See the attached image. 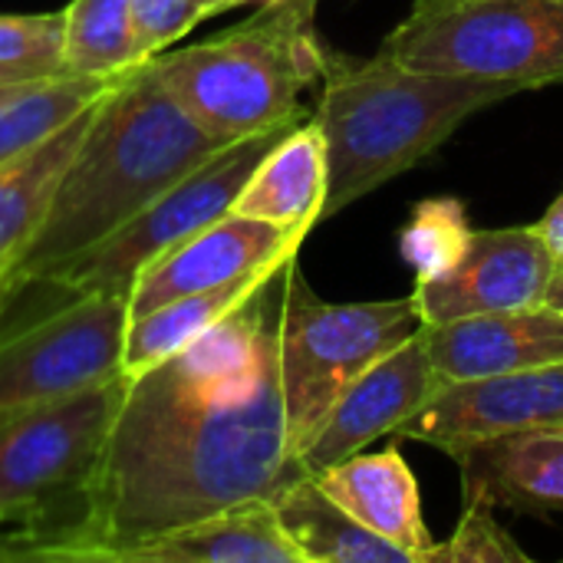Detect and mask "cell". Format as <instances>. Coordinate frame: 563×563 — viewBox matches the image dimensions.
<instances>
[{"label":"cell","mask_w":563,"mask_h":563,"mask_svg":"<svg viewBox=\"0 0 563 563\" xmlns=\"http://www.w3.org/2000/svg\"><path fill=\"white\" fill-rule=\"evenodd\" d=\"M432 366L445 383L511 376L563 363V313L551 303L422 327Z\"/></svg>","instance_id":"obj_14"},{"label":"cell","mask_w":563,"mask_h":563,"mask_svg":"<svg viewBox=\"0 0 563 563\" xmlns=\"http://www.w3.org/2000/svg\"><path fill=\"white\" fill-rule=\"evenodd\" d=\"M297 122L303 119H290L274 129L228 142L221 152L205 158L198 168L178 178L168 191L148 201L119 231H112L89 251L69 257L66 264L53 267L40 284L56 287L66 297L106 294V297L129 300V290L145 264H152L175 244L188 241L201 228L234 211V201L241 188L247 185L251 172L274 148V142L284 139Z\"/></svg>","instance_id":"obj_8"},{"label":"cell","mask_w":563,"mask_h":563,"mask_svg":"<svg viewBox=\"0 0 563 563\" xmlns=\"http://www.w3.org/2000/svg\"><path fill=\"white\" fill-rule=\"evenodd\" d=\"M224 145L181 109L152 59L129 69L99 99L36 238L7 274L10 290L40 284L53 267L119 231Z\"/></svg>","instance_id":"obj_2"},{"label":"cell","mask_w":563,"mask_h":563,"mask_svg":"<svg viewBox=\"0 0 563 563\" xmlns=\"http://www.w3.org/2000/svg\"><path fill=\"white\" fill-rule=\"evenodd\" d=\"M495 498L482 488H465V508L449 541L432 544L422 563H531L511 531L495 515Z\"/></svg>","instance_id":"obj_25"},{"label":"cell","mask_w":563,"mask_h":563,"mask_svg":"<svg viewBox=\"0 0 563 563\" xmlns=\"http://www.w3.org/2000/svg\"><path fill=\"white\" fill-rule=\"evenodd\" d=\"M327 191V139L310 115L297 122L284 139H277L274 148L261 158L234 201V214L307 238V231L323 221Z\"/></svg>","instance_id":"obj_16"},{"label":"cell","mask_w":563,"mask_h":563,"mask_svg":"<svg viewBox=\"0 0 563 563\" xmlns=\"http://www.w3.org/2000/svg\"><path fill=\"white\" fill-rule=\"evenodd\" d=\"M99 99L82 109L69 125H63L56 135L30 148L26 155L0 165V280L13 271L26 244L36 238L46 208L53 201L56 181L66 172L73 152L79 148Z\"/></svg>","instance_id":"obj_19"},{"label":"cell","mask_w":563,"mask_h":563,"mask_svg":"<svg viewBox=\"0 0 563 563\" xmlns=\"http://www.w3.org/2000/svg\"><path fill=\"white\" fill-rule=\"evenodd\" d=\"M518 92L505 79L412 69L386 49L369 59L330 49L313 109L330 158L323 218L416 168L475 112Z\"/></svg>","instance_id":"obj_3"},{"label":"cell","mask_w":563,"mask_h":563,"mask_svg":"<svg viewBox=\"0 0 563 563\" xmlns=\"http://www.w3.org/2000/svg\"><path fill=\"white\" fill-rule=\"evenodd\" d=\"M271 501L303 563H412L402 548L343 511L313 475L290 482Z\"/></svg>","instance_id":"obj_20"},{"label":"cell","mask_w":563,"mask_h":563,"mask_svg":"<svg viewBox=\"0 0 563 563\" xmlns=\"http://www.w3.org/2000/svg\"><path fill=\"white\" fill-rule=\"evenodd\" d=\"M544 303H551L554 310L563 313V261H558V271L551 277V287H548V300Z\"/></svg>","instance_id":"obj_29"},{"label":"cell","mask_w":563,"mask_h":563,"mask_svg":"<svg viewBox=\"0 0 563 563\" xmlns=\"http://www.w3.org/2000/svg\"><path fill=\"white\" fill-rule=\"evenodd\" d=\"M521 432H563V363L511 376L445 383L396 435L459 459L478 442Z\"/></svg>","instance_id":"obj_11"},{"label":"cell","mask_w":563,"mask_h":563,"mask_svg":"<svg viewBox=\"0 0 563 563\" xmlns=\"http://www.w3.org/2000/svg\"><path fill=\"white\" fill-rule=\"evenodd\" d=\"M442 386L445 379L432 366L426 336L419 330L346 386L310 445L300 452V468L307 475H320L323 468L363 452L369 442L396 435L399 426L426 409Z\"/></svg>","instance_id":"obj_12"},{"label":"cell","mask_w":563,"mask_h":563,"mask_svg":"<svg viewBox=\"0 0 563 563\" xmlns=\"http://www.w3.org/2000/svg\"><path fill=\"white\" fill-rule=\"evenodd\" d=\"M115 79L96 76H49L20 86L7 99H0V165L26 155L63 125H69L82 109L102 99Z\"/></svg>","instance_id":"obj_22"},{"label":"cell","mask_w":563,"mask_h":563,"mask_svg":"<svg viewBox=\"0 0 563 563\" xmlns=\"http://www.w3.org/2000/svg\"><path fill=\"white\" fill-rule=\"evenodd\" d=\"M129 300L86 294L0 333V419L122 376Z\"/></svg>","instance_id":"obj_9"},{"label":"cell","mask_w":563,"mask_h":563,"mask_svg":"<svg viewBox=\"0 0 563 563\" xmlns=\"http://www.w3.org/2000/svg\"><path fill=\"white\" fill-rule=\"evenodd\" d=\"M313 478L343 511L402 548L412 563H422L426 551L435 544L422 518L419 482L399 449L356 452Z\"/></svg>","instance_id":"obj_15"},{"label":"cell","mask_w":563,"mask_h":563,"mask_svg":"<svg viewBox=\"0 0 563 563\" xmlns=\"http://www.w3.org/2000/svg\"><path fill=\"white\" fill-rule=\"evenodd\" d=\"M277 267L238 277V280H231L224 287H214V290L178 297L172 303L155 307L152 313L139 317V320H129L125 350H122V376L132 379V376H139V373L165 363V360H172L185 346H191L214 323H221L231 310H238L261 284H267V277Z\"/></svg>","instance_id":"obj_21"},{"label":"cell","mask_w":563,"mask_h":563,"mask_svg":"<svg viewBox=\"0 0 563 563\" xmlns=\"http://www.w3.org/2000/svg\"><path fill=\"white\" fill-rule=\"evenodd\" d=\"M538 228H541V234H544V241H548V247L554 251V257L563 261V195L544 211V218L538 221Z\"/></svg>","instance_id":"obj_28"},{"label":"cell","mask_w":563,"mask_h":563,"mask_svg":"<svg viewBox=\"0 0 563 563\" xmlns=\"http://www.w3.org/2000/svg\"><path fill=\"white\" fill-rule=\"evenodd\" d=\"M465 488H482L498 508L544 515L563 508V432H521L472 445L455 459Z\"/></svg>","instance_id":"obj_18"},{"label":"cell","mask_w":563,"mask_h":563,"mask_svg":"<svg viewBox=\"0 0 563 563\" xmlns=\"http://www.w3.org/2000/svg\"><path fill=\"white\" fill-rule=\"evenodd\" d=\"M63 13L66 76L115 79L148 63L139 43L132 0H73Z\"/></svg>","instance_id":"obj_23"},{"label":"cell","mask_w":563,"mask_h":563,"mask_svg":"<svg viewBox=\"0 0 563 563\" xmlns=\"http://www.w3.org/2000/svg\"><path fill=\"white\" fill-rule=\"evenodd\" d=\"M10 300H13V290H10L7 280H0V320H3V310L10 307Z\"/></svg>","instance_id":"obj_31"},{"label":"cell","mask_w":563,"mask_h":563,"mask_svg":"<svg viewBox=\"0 0 563 563\" xmlns=\"http://www.w3.org/2000/svg\"><path fill=\"white\" fill-rule=\"evenodd\" d=\"M300 241L303 234H290L231 211L142 267L129 290V320H139L178 297L214 290L238 277L271 271L290 261Z\"/></svg>","instance_id":"obj_13"},{"label":"cell","mask_w":563,"mask_h":563,"mask_svg":"<svg viewBox=\"0 0 563 563\" xmlns=\"http://www.w3.org/2000/svg\"><path fill=\"white\" fill-rule=\"evenodd\" d=\"M66 13L0 16V66L36 76H66L63 66Z\"/></svg>","instance_id":"obj_26"},{"label":"cell","mask_w":563,"mask_h":563,"mask_svg":"<svg viewBox=\"0 0 563 563\" xmlns=\"http://www.w3.org/2000/svg\"><path fill=\"white\" fill-rule=\"evenodd\" d=\"M214 13H221V0H132L139 43L148 59Z\"/></svg>","instance_id":"obj_27"},{"label":"cell","mask_w":563,"mask_h":563,"mask_svg":"<svg viewBox=\"0 0 563 563\" xmlns=\"http://www.w3.org/2000/svg\"><path fill=\"white\" fill-rule=\"evenodd\" d=\"M468 211L459 198H429L412 208L399 231V254L416 271V284L442 277L472 241Z\"/></svg>","instance_id":"obj_24"},{"label":"cell","mask_w":563,"mask_h":563,"mask_svg":"<svg viewBox=\"0 0 563 563\" xmlns=\"http://www.w3.org/2000/svg\"><path fill=\"white\" fill-rule=\"evenodd\" d=\"M419 330L422 320L412 297L330 303L310 290L297 271V257L287 264L277 317V366L294 459L310 445L346 386Z\"/></svg>","instance_id":"obj_6"},{"label":"cell","mask_w":563,"mask_h":563,"mask_svg":"<svg viewBox=\"0 0 563 563\" xmlns=\"http://www.w3.org/2000/svg\"><path fill=\"white\" fill-rule=\"evenodd\" d=\"M115 563H303L274 501H247L132 544Z\"/></svg>","instance_id":"obj_17"},{"label":"cell","mask_w":563,"mask_h":563,"mask_svg":"<svg viewBox=\"0 0 563 563\" xmlns=\"http://www.w3.org/2000/svg\"><path fill=\"white\" fill-rule=\"evenodd\" d=\"M432 3H445V0H416L412 7H432Z\"/></svg>","instance_id":"obj_34"},{"label":"cell","mask_w":563,"mask_h":563,"mask_svg":"<svg viewBox=\"0 0 563 563\" xmlns=\"http://www.w3.org/2000/svg\"><path fill=\"white\" fill-rule=\"evenodd\" d=\"M320 0H264L211 40L158 53L152 66L181 109L221 142L303 119L300 92L320 86L330 46L313 30Z\"/></svg>","instance_id":"obj_4"},{"label":"cell","mask_w":563,"mask_h":563,"mask_svg":"<svg viewBox=\"0 0 563 563\" xmlns=\"http://www.w3.org/2000/svg\"><path fill=\"white\" fill-rule=\"evenodd\" d=\"M379 49L412 69L541 89L563 82V0H445L412 7Z\"/></svg>","instance_id":"obj_7"},{"label":"cell","mask_w":563,"mask_h":563,"mask_svg":"<svg viewBox=\"0 0 563 563\" xmlns=\"http://www.w3.org/2000/svg\"><path fill=\"white\" fill-rule=\"evenodd\" d=\"M287 264L191 346L125 379L92 482L49 561L115 563L139 541L271 501L307 475L290 452L277 366Z\"/></svg>","instance_id":"obj_1"},{"label":"cell","mask_w":563,"mask_h":563,"mask_svg":"<svg viewBox=\"0 0 563 563\" xmlns=\"http://www.w3.org/2000/svg\"><path fill=\"white\" fill-rule=\"evenodd\" d=\"M554 271L558 257L538 224L475 231L465 254L442 277L416 284L412 303L422 327L525 310L548 300Z\"/></svg>","instance_id":"obj_10"},{"label":"cell","mask_w":563,"mask_h":563,"mask_svg":"<svg viewBox=\"0 0 563 563\" xmlns=\"http://www.w3.org/2000/svg\"><path fill=\"white\" fill-rule=\"evenodd\" d=\"M241 3H251V0H221V10H234V7H241Z\"/></svg>","instance_id":"obj_33"},{"label":"cell","mask_w":563,"mask_h":563,"mask_svg":"<svg viewBox=\"0 0 563 563\" xmlns=\"http://www.w3.org/2000/svg\"><path fill=\"white\" fill-rule=\"evenodd\" d=\"M36 79H49V76H36V73H23V69L0 66V86H10V82H36Z\"/></svg>","instance_id":"obj_30"},{"label":"cell","mask_w":563,"mask_h":563,"mask_svg":"<svg viewBox=\"0 0 563 563\" xmlns=\"http://www.w3.org/2000/svg\"><path fill=\"white\" fill-rule=\"evenodd\" d=\"M20 86H26V82H10V86H0V99H7L10 92H16Z\"/></svg>","instance_id":"obj_32"},{"label":"cell","mask_w":563,"mask_h":563,"mask_svg":"<svg viewBox=\"0 0 563 563\" xmlns=\"http://www.w3.org/2000/svg\"><path fill=\"white\" fill-rule=\"evenodd\" d=\"M125 376L0 419V561H49L92 482Z\"/></svg>","instance_id":"obj_5"}]
</instances>
